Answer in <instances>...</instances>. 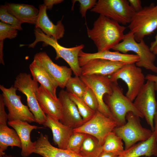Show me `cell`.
I'll return each instance as SVG.
<instances>
[{"label": "cell", "instance_id": "603a6c76", "mask_svg": "<svg viewBox=\"0 0 157 157\" xmlns=\"http://www.w3.org/2000/svg\"><path fill=\"white\" fill-rule=\"evenodd\" d=\"M29 68L33 79L40 83L53 98L58 99L56 90L58 85L55 80L34 60L30 64Z\"/></svg>", "mask_w": 157, "mask_h": 157}, {"label": "cell", "instance_id": "d6a6232c", "mask_svg": "<svg viewBox=\"0 0 157 157\" xmlns=\"http://www.w3.org/2000/svg\"><path fill=\"white\" fill-rule=\"evenodd\" d=\"M0 19L1 22L12 25L17 30L22 29V23L8 11L6 5L0 6Z\"/></svg>", "mask_w": 157, "mask_h": 157}, {"label": "cell", "instance_id": "9c48e42d", "mask_svg": "<svg viewBox=\"0 0 157 157\" xmlns=\"http://www.w3.org/2000/svg\"><path fill=\"white\" fill-rule=\"evenodd\" d=\"M109 77L113 83L121 79L126 83L128 90L126 96L132 102L144 84L146 79L141 68L135 63L125 64Z\"/></svg>", "mask_w": 157, "mask_h": 157}, {"label": "cell", "instance_id": "74e56055", "mask_svg": "<svg viewBox=\"0 0 157 157\" xmlns=\"http://www.w3.org/2000/svg\"><path fill=\"white\" fill-rule=\"evenodd\" d=\"M63 1V0H45L44 2L47 9L51 10L52 9L53 5L60 3Z\"/></svg>", "mask_w": 157, "mask_h": 157}, {"label": "cell", "instance_id": "4316f807", "mask_svg": "<svg viewBox=\"0 0 157 157\" xmlns=\"http://www.w3.org/2000/svg\"><path fill=\"white\" fill-rule=\"evenodd\" d=\"M102 145L95 137L86 134L79 154L83 157H99L102 152Z\"/></svg>", "mask_w": 157, "mask_h": 157}, {"label": "cell", "instance_id": "e0dca14e", "mask_svg": "<svg viewBox=\"0 0 157 157\" xmlns=\"http://www.w3.org/2000/svg\"><path fill=\"white\" fill-rule=\"evenodd\" d=\"M8 123L16 131L20 139L21 143V156L28 157L34 153L35 141L32 142L31 141L30 134L33 130L39 127L20 120L8 121Z\"/></svg>", "mask_w": 157, "mask_h": 157}, {"label": "cell", "instance_id": "ac0fdd59", "mask_svg": "<svg viewBox=\"0 0 157 157\" xmlns=\"http://www.w3.org/2000/svg\"><path fill=\"white\" fill-rule=\"evenodd\" d=\"M126 64L121 62L94 59L90 60L81 67V75L110 76Z\"/></svg>", "mask_w": 157, "mask_h": 157}, {"label": "cell", "instance_id": "836d02e7", "mask_svg": "<svg viewBox=\"0 0 157 157\" xmlns=\"http://www.w3.org/2000/svg\"><path fill=\"white\" fill-rule=\"evenodd\" d=\"M82 99L91 109L95 112L98 111L99 103L97 99L90 88L87 87Z\"/></svg>", "mask_w": 157, "mask_h": 157}, {"label": "cell", "instance_id": "52a82bcc", "mask_svg": "<svg viewBox=\"0 0 157 157\" xmlns=\"http://www.w3.org/2000/svg\"><path fill=\"white\" fill-rule=\"evenodd\" d=\"M91 11L124 25L130 23L135 13L127 0H99Z\"/></svg>", "mask_w": 157, "mask_h": 157}, {"label": "cell", "instance_id": "f6af8a7d", "mask_svg": "<svg viewBox=\"0 0 157 157\" xmlns=\"http://www.w3.org/2000/svg\"><path fill=\"white\" fill-rule=\"evenodd\" d=\"M145 157H146V156H145Z\"/></svg>", "mask_w": 157, "mask_h": 157}, {"label": "cell", "instance_id": "d4e9b609", "mask_svg": "<svg viewBox=\"0 0 157 157\" xmlns=\"http://www.w3.org/2000/svg\"><path fill=\"white\" fill-rule=\"evenodd\" d=\"M6 6L8 11L22 24H36L39 10L33 6L12 3H8Z\"/></svg>", "mask_w": 157, "mask_h": 157}, {"label": "cell", "instance_id": "5b68a950", "mask_svg": "<svg viewBox=\"0 0 157 157\" xmlns=\"http://www.w3.org/2000/svg\"><path fill=\"white\" fill-rule=\"evenodd\" d=\"M128 27L138 42L153 33L157 29V4L151 3L135 12Z\"/></svg>", "mask_w": 157, "mask_h": 157}, {"label": "cell", "instance_id": "2e32d148", "mask_svg": "<svg viewBox=\"0 0 157 157\" xmlns=\"http://www.w3.org/2000/svg\"><path fill=\"white\" fill-rule=\"evenodd\" d=\"M96 58L119 62L126 64L135 63L139 60L136 54L123 53L118 51L107 50L93 53H86L81 50L78 55L79 65L81 67L90 60Z\"/></svg>", "mask_w": 157, "mask_h": 157}, {"label": "cell", "instance_id": "3957f363", "mask_svg": "<svg viewBox=\"0 0 157 157\" xmlns=\"http://www.w3.org/2000/svg\"><path fill=\"white\" fill-rule=\"evenodd\" d=\"M112 49L125 54L129 51L134 52L139 58V61L135 63L137 66L157 73V66L154 63L156 55L144 39L139 42L136 41L132 33L129 32L125 34L122 41Z\"/></svg>", "mask_w": 157, "mask_h": 157}, {"label": "cell", "instance_id": "7a4b0ae2", "mask_svg": "<svg viewBox=\"0 0 157 157\" xmlns=\"http://www.w3.org/2000/svg\"><path fill=\"white\" fill-rule=\"evenodd\" d=\"M34 33L35 40L33 42L28 45L29 47L34 48L36 44L40 42H42L51 46L56 51V60L62 58L69 65L75 76L80 77L81 75V69L79 63L78 55L84 47L83 44L66 48L59 44L57 40L47 35L40 28H35Z\"/></svg>", "mask_w": 157, "mask_h": 157}, {"label": "cell", "instance_id": "7c38bea8", "mask_svg": "<svg viewBox=\"0 0 157 157\" xmlns=\"http://www.w3.org/2000/svg\"><path fill=\"white\" fill-rule=\"evenodd\" d=\"M117 126L115 120L97 111L90 119L73 130L95 137L103 145L108 135Z\"/></svg>", "mask_w": 157, "mask_h": 157}, {"label": "cell", "instance_id": "d590c367", "mask_svg": "<svg viewBox=\"0 0 157 157\" xmlns=\"http://www.w3.org/2000/svg\"><path fill=\"white\" fill-rule=\"evenodd\" d=\"M5 104L2 94L0 95V124H7L8 115L5 109Z\"/></svg>", "mask_w": 157, "mask_h": 157}, {"label": "cell", "instance_id": "f1b7e54d", "mask_svg": "<svg viewBox=\"0 0 157 157\" xmlns=\"http://www.w3.org/2000/svg\"><path fill=\"white\" fill-rule=\"evenodd\" d=\"M18 30L12 25L0 22V63L4 64L3 59V45L4 40L6 38L12 39L16 38Z\"/></svg>", "mask_w": 157, "mask_h": 157}, {"label": "cell", "instance_id": "4dcf8cb0", "mask_svg": "<svg viewBox=\"0 0 157 157\" xmlns=\"http://www.w3.org/2000/svg\"><path fill=\"white\" fill-rule=\"evenodd\" d=\"M68 95L76 105L79 112L84 122L90 119L96 112L91 109L84 101L82 98L68 92Z\"/></svg>", "mask_w": 157, "mask_h": 157}, {"label": "cell", "instance_id": "b9f144b4", "mask_svg": "<svg viewBox=\"0 0 157 157\" xmlns=\"http://www.w3.org/2000/svg\"><path fill=\"white\" fill-rule=\"evenodd\" d=\"M157 45V33L155 37V40L151 43L150 48L152 51L154 48Z\"/></svg>", "mask_w": 157, "mask_h": 157}, {"label": "cell", "instance_id": "484cf974", "mask_svg": "<svg viewBox=\"0 0 157 157\" xmlns=\"http://www.w3.org/2000/svg\"><path fill=\"white\" fill-rule=\"evenodd\" d=\"M9 147L21 148L20 140L14 129L7 124H0V156L5 154V151Z\"/></svg>", "mask_w": 157, "mask_h": 157}, {"label": "cell", "instance_id": "cb8c5ba5", "mask_svg": "<svg viewBox=\"0 0 157 157\" xmlns=\"http://www.w3.org/2000/svg\"><path fill=\"white\" fill-rule=\"evenodd\" d=\"M150 157L157 156V140L153 132L147 140L139 142L124 151L116 157Z\"/></svg>", "mask_w": 157, "mask_h": 157}, {"label": "cell", "instance_id": "ab89813d", "mask_svg": "<svg viewBox=\"0 0 157 157\" xmlns=\"http://www.w3.org/2000/svg\"><path fill=\"white\" fill-rule=\"evenodd\" d=\"M154 129L153 132L157 140V107L154 118Z\"/></svg>", "mask_w": 157, "mask_h": 157}, {"label": "cell", "instance_id": "e575fe53", "mask_svg": "<svg viewBox=\"0 0 157 157\" xmlns=\"http://www.w3.org/2000/svg\"><path fill=\"white\" fill-rule=\"evenodd\" d=\"M80 3L79 11L82 17H85L86 14L88 10L92 9L96 5L97 1L96 0H78Z\"/></svg>", "mask_w": 157, "mask_h": 157}, {"label": "cell", "instance_id": "8992f818", "mask_svg": "<svg viewBox=\"0 0 157 157\" xmlns=\"http://www.w3.org/2000/svg\"><path fill=\"white\" fill-rule=\"evenodd\" d=\"M140 118L132 112H129L126 115V123L123 125L116 127L113 131L124 142V150L128 149L138 142L147 140L153 134L151 130L142 126Z\"/></svg>", "mask_w": 157, "mask_h": 157}, {"label": "cell", "instance_id": "4fadbf2b", "mask_svg": "<svg viewBox=\"0 0 157 157\" xmlns=\"http://www.w3.org/2000/svg\"><path fill=\"white\" fill-rule=\"evenodd\" d=\"M154 83L147 80L133 102L135 107L144 118L153 132L154 118L157 107Z\"/></svg>", "mask_w": 157, "mask_h": 157}, {"label": "cell", "instance_id": "ffe728a7", "mask_svg": "<svg viewBox=\"0 0 157 157\" xmlns=\"http://www.w3.org/2000/svg\"><path fill=\"white\" fill-rule=\"evenodd\" d=\"M34 153L42 157H83L79 154L54 147L49 142L48 136L42 133L35 141Z\"/></svg>", "mask_w": 157, "mask_h": 157}, {"label": "cell", "instance_id": "44dd1931", "mask_svg": "<svg viewBox=\"0 0 157 157\" xmlns=\"http://www.w3.org/2000/svg\"><path fill=\"white\" fill-rule=\"evenodd\" d=\"M47 116L46 120L43 125L51 129L53 142L58 148L66 149L70 138L74 132L73 129L58 120L48 115Z\"/></svg>", "mask_w": 157, "mask_h": 157}, {"label": "cell", "instance_id": "5bb4252c", "mask_svg": "<svg viewBox=\"0 0 157 157\" xmlns=\"http://www.w3.org/2000/svg\"><path fill=\"white\" fill-rule=\"evenodd\" d=\"M58 98L61 105V123L73 129L85 123L76 105L69 98L67 91L61 90Z\"/></svg>", "mask_w": 157, "mask_h": 157}, {"label": "cell", "instance_id": "30bf717a", "mask_svg": "<svg viewBox=\"0 0 157 157\" xmlns=\"http://www.w3.org/2000/svg\"><path fill=\"white\" fill-rule=\"evenodd\" d=\"M5 106L8 111V121L20 120L31 123L35 122L34 116L27 106L21 101V96L16 94L17 89L13 86L6 88L0 85Z\"/></svg>", "mask_w": 157, "mask_h": 157}, {"label": "cell", "instance_id": "7bdbcfd3", "mask_svg": "<svg viewBox=\"0 0 157 157\" xmlns=\"http://www.w3.org/2000/svg\"><path fill=\"white\" fill-rule=\"evenodd\" d=\"M152 51L155 55L157 54V45L154 48Z\"/></svg>", "mask_w": 157, "mask_h": 157}, {"label": "cell", "instance_id": "d6986e66", "mask_svg": "<svg viewBox=\"0 0 157 157\" xmlns=\"http://www.w3.org/2000/svg\"><path fill=\"white\" fill-rule=\"evenodd\" d=\"M47 8L43 4L39 6V13L36 24V28L40 29L47 35L56 40L62 38L65 32L62 20L55 25L49 18L47 13Z\"/></svg>", "mask_w": 157, "mask_h": 157}, {"label": "cell", "instance_id": "9a60e30c", "mask_svg": "<svg viewBox=\"0 0 157 157\" xmlns=\"http://www.w3.org/2000/svg\"><path fill=\"white\" fill-rule=\"evenodd\" d=\"M34 60L41 66L55 80L58 86L65 87L67 83L71 77L72 70L66 66H59L54 63L44 52H40L34 56Z\"/></svg>", "mask_w": 157, "mask_h": 157}, {"label": "cell", "instance_id": "83f0119b", "mask_svg": "<svg viewBox=\"0 0 157 157\" xmlns=\"http://www.w3.org/2000/svg\"><path fill=\"white\" fill-rule=\"evenodd\" d=\"M122 140L113 131L107 136L102 145V151L111 153L118 156L124 150Z\"/></svg>", "mask_w": 157, "mask_h": 157}, {"label": "cell", "instance_id": "8fae6325", "mask_svg": "<svg viewBox=\"0 0 157 157\" xmlns=\"http://www.w3.org/2000/svg\"><path fill=\"white\" fill-rule=\"evenodd\" d=\"M80 77L96 96L99 103L98 111L106 116L113 119L104 100V96L106 94H110L113 92L114 83L111 81L109 76L92 74L81 75Z\"/></svg>", "mask_w": 157, "mask_h": 157}, {"label": "cell", "instance_id": "7402d4cb", "mask_svg": "<svg viewBox=\"0 0 157 157\" xmlns=\"http://www.w3.org/2000/svg\"><path fill=\"white\" fill-rule=\"evenodd\" d=\"M36 97L43 112L54 119L60 120L61 119V105L58 99L53 98L42 85L39 87Z\"/></svg>", "mask_w": 157, "mask_h": 157}, {"label": "cell", "instance_id": "1f68e13d", "mask_svg": "<svg viewBox=\"0 0 157 157\" xmlns=\"http://www.w3.org/2000/svg\"><path fill=\"white\" fill-rule=\"evenodd\" d=\"M86 135L84 133L74 132L69 140L66 149L79 154Z\"/></svg>", "mask_w": 157, "mask_h": 157}, {"label": "cell", "instance_id": "60d3db41", "mask_svg": "<svg viewBox=\"0 0 157 157\" xmlns=\"http://www.w3.org/2000/svg\"><path fill=\"white\" fill-rule=\"evenodd\" d=\"M117 156L111 153L102 152L99 157H116Z\"/></svg>", "mask_w": 157, "mask_h": 157}, {"label": "cell", "instance_id": "ba28073f", "mask_svg": "<svg viewBox=\"0 0 157 157\" xmlns=\"http://www.w3.org/2000/svg\"><path fill=\"white\" fill-rule=\"evenodd\" d=\"M14 87L26 96L28 106L35 122L43 124L47 116L42 110L36 98V93L39 87L38 83L31 78L30 74L22 73L15 78Z\"/></svg>", "mask_w": 157, "mask_h": 157}, {"label": "cell", "instance_id": "f35d334b", "mask_svg": "<svg viewBox=\"0 0 157 157\" xmlns=\"http://www.w3.org/2000/svg\"><path fill=\"white\" fill-rule=\"evenodd\" d=\"M145 79L147 80L151 81L154 83L155 90L157 91V75L148 74L145 76Z\"/></svg>", "mask_w": 157, "mask_h": 157}, {"label": "cell", "instance_id": "f546056e", "mask_svg": "<svg viewBox=\"0 0 157 157\" xmlns=\"http://www.w3.org/2000/svg\"><path fill=\"white\" fill-rule=\"evenodd\" d=\"M65 87L68 92L82 98L87 86L80 77L75 76L69 78L67 83Z\"/></svg>", "mask_w": 157, "mask_h": 157}, {"label": "cell", "instance_id": "277c9868", "mask_svg": "<svg viewBox=\"0 0 157 157\" xmlns=\"http://www.w3.org/2000/svg\"><path fill=\"white\" fill-rule=\"evenodd\" d=\"M104 100L113 119L116 122L117 126L123 125L126 123V115L130 112L140 118H144L135 107L133 102L124 95L117 82L114 83L112 93L110 95L106 94Z\"/></svg>", "mask_w": 157, "mask_h": 157}, {"label": "cell", "instance_id": "6da1fadb", "mask_svg": "<svg viewBox=\"0 0 157 157\" xmlns=\"http://www.w3.org/2000/svg\"><path fill=\"white\" fill-rule=\"evenodd\" d=\"M86 26L88 35L93 42L98 52L113 49L122 41L126 28L117 22L100 15L92 29Z\"/></svg>", "mask_w": 157, "mask_h": 157}, {"label": "cell", "instance_id": "ee69618b", "mask_svg": "<svg viewBox=\"0 0 157 157\" xmlns=\"http://www.w3.org/2000/svg\"><path fill=\"white\" fill-rule=\"evenodd\" d=\"M0 157H16L15 156H12L11 155H8L6 154L1 156H0Z\"/></svg>", "mask_w": 157, "mask_h": 157}, {"label": "cell", "instance_id": "8d00e7d4", "mask_svg": "<svg viewBox=\"0 0 157 157\" xmlns=\"http://www.w3.org/2000/svg\"><path fill=\"white\" fill-rule=\"evenodd\" d=\"M129 4L135 12L139 11L143 7L141 5V1L140 0H128Z\"/></svg>", "mask_w": 157, "mask_h": 157}]
</instances>
